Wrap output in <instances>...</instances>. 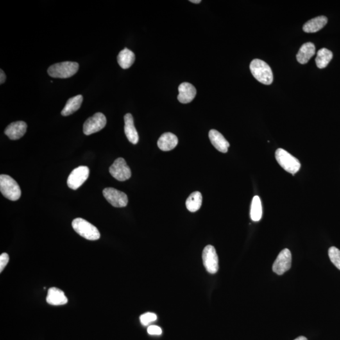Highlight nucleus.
<instances>
[{
  "label": "nucleus",
  "instance_id": "9",
  "mask_svg": "<svg viewBox=\"0 0 340 340\" xmlns=\"http://www.w3.org/2000/svg\"><path fill=\"white\" fill-rule=\"evenodd\" d=\"M111 175L116 180L124 181L129 180L131 176V171L124 158H117L110 167Z\"/></svg>",
  "mask_w": 340,
  "mask_h": 340
},
{
  "label": "nucleus",
  "instance_id": "29",
  "mask_svg": "<svg viewBox=\"0 0 340 340\" xmlns=\"http://www.w3.org/2000/svg\"><path fill=\"white\" fill-rule=\"evenodd\" d=\"M0 72H1V74H0V75H1V76H0V84L2 85V84L5 82L6 77L3 70H0Z\"/></svg>",
  "mask_w": 340,
  "mask_h": 340
},
{
  "label": "nucleus",
  "instance_id": "30",
  "mask_svg": "<svg viewBox=\"0 0 340 340\" xmlns=\"http://www.w3.org/2000/svg\"><path fill=\"white\" fill-rule=\"evenodd\" d=\"M294 340H307V339L305 337H299L298 338H297L296 339H295Z\"/></svg>",
  "mask_w": 340,
  "mask_h": 340
},
{
  "label": "nucleus",
  "instance_id": "8",
  "mask_svg": "<svg viewBox=\"0 0 340 340\" xmlns=\"http://www.w3.org/2000/svg\"><path fill=\"white\" fill-rule=\"evenodd\" d=\"M203 260L204 267L208 273H217L219 270V258L214 246L207 245L204 249Z\"/></svg>",
  "mask_w": 340,
  "mask_h": 340
},
{
  "label": "nucleus",
  "instance_id": "5",
  "mask_svg": "<svg viewBox=\"0 0 340 340\" xmlns=\"http://www.w3.org/2000/svg\"><path fill=\"white\" fill-rule=\"evenodd\" d=\"M275 158L280 166L288 173L292 174L298 173L301 169V163L287 151L282 148L276 149Z\"/></svg>",
  "mask_w": 340,
  "mask_h": 340
},
{
  "label": "nucleus",
  "instance_id": "21",
  "mask_svg": "<svg viewBox=\"0 0 340 340\" xmlns=\"http://www.w3.org/2000/svg\"><path fill=\"white\" fill-rule=\"evenodd\" d=\"M118 63L123 69H128L135 61V54L131 50L125 48L117 56Z\"/></svg>",
  "mask_w": 340,
  "mask_h": 340
},
{
  "label": "nucleus",
  "instance_id": "16",
  "mask_svg": "<svg viewBox=\"0 0 340 340\" xmlns=\"http://www.w3.org/2000/svg\"><path fill=\"white\" fill-rule=\"evenodd\" d=\"M47 303L52 306H62L68 303L64 292L56 287L50 288L46 298Z\"/></svg>",
  "mask_w": 340,
  "mask_h": 340
},
{
  "label": "nucleus",
  "instance_id": "26",
  "mask_svg": "<svg viewBox=\"0 0 340 340\" xmlns=\"http://www.w3.org/2000/svg\"><path fill=\"white\" fill-rule=\"evenodd\" d=\"M157 319V316L152 312H147L140 316V321L143 326H147L152 322L155 321Z\"/></svg>",
  "mask_w": 340,
  "mask_h": 340
},
{
  "label": "nucleus",
  "instance_id": "4",
  "mask_svg": "<svg viewBox=\"0 0 340 340\" xmlns=\"http://www.w3.org/2000/svg\"><path fill=\"white\" fill-rule=\"evenodd\" d=\"M72 228L81 237L90 241H95L101 238L98 229L82 218H76L72 222Z\"/></svg>",
  "mask_w": 340,
  "mask_h": 340
},
{
  "label": "nucleus",
  "instance_id": "10",
  "mask_svg": "<svg viewBox=\"0 0 340 340\" xmlns=\"http://www.w3.org/2000/svg\"><path fill=\"white\" fill-rule=\"evenodd\" d=\"M106 200L115 207H124L128 205V197L125 193L113 188H106L103 190Z\"/></svg>",
  "mask_w": 340,
  "mask_h": 340
},
{
  "label": "nucleus",
  "instance_id": "24",
  "mask_svg": "<svg viewBox=\"0 0 340 340\" xmlns=\"http://www.w3.org/2000/svg\"><path fill=\"white\" fill-rule=\"evenodd\" d=\"M262 205L260 197L256 196L253 197L251 203L250 217L254 222L259 221L262 217Z\"/></svg>",
  "mask_w": 340,
  "mask_h": 340
},
{
  "label": "nucleus",
  "instance_id": "11",
  "mask_svg": "<svg viewBox=\"0 0 340 340\" xmlns=\"http://www.w3.org/2000/svg\"><path fill=\"white\" fill-rule=\"evenodd\" d=\"M292 264V255L289 249H283L273 265V271L277 275H283L285 272L291 269Z\"/></svg>",
  "mask_w": 340,
  "mask_h": 340
},
{
  "label": "nucleus",
  "instance_id": "2",
  "mask_svg": "<svg viewBox=\"0 0 340 340\" xmlns=\"http://www.w3.org/2000/svg\"><path fill=\"white\" fill-rule=\"evenodd\" d=\"M0 191L4 197L11 201L19 200L21 189L17 181L7 174L0 175Z\"/></svg>",
  "mask_w": 340,
  "mask_h": 340
},
{
  "label": "nucleus",
  "instance_id": "27",
  "mask_svg": "<svg viewBox=\"0 0 340 340\" xmlns=\"http://www.w3.org/2000/svg\"><path fill=\"white\" fill-rule=\"evenodd\" d=\"M9 262V256L7 253H2L0 256V272H3Z\"/></svg>",
  "mask_w": 340,
  "mask_h": 340
},
{
  "label": "nucleus",
  "instance_id": "3",
  "mask_svg": "<svg viewBox=\"0 0 340 340\" xmlns=\"http://www.w3.org/2000/svg\"><path fill=\"white\" fill-rule=\"evenodd\" d=\"M78 69V63L66 61L51 66L48 68L47 72L53 78H68L74 75Z\"/></svg>",
  "mask_w": 340,
  "mask_h": 340
},
{
  "label": "nucleus",
  "instance_id": "12",
  "mask_svg": "<svg viewBox=\"0 0 340 340\" xmlns=\"http://www.w3.org/2000/svg\"><path fill=\"white\" fill-rule=\"evenodd\" d=\"M27 125L24 121H17L10 124L4 130V134L11 140L20 139L26 134Z\"/></svg>",
  "mask_w": 340,
  "mask_h": 340
},
{
  "label": "nucleus",
  "instance_id": "31",
  "mask_svg": "<svg viewBox=\"0 0 340 340\" xmlns=\"http://www.w3.org/2000/svg\"><path fill=\"white\" fill-rule=\"evenodd\" d=\"M190 1L194 3H200L201 2V0H196V1L195 0H190Z\"/></svg>",
  "mask_w": 340,
  "mask_h": 340
},
{
  "label": "nucleus",
  "instance_id": "19",
  "mask_svg": "<svg viewBox=\"0 0 340 340\" xmlns=\"http://www.w3.org/2000/svg\"><path fill=\"white\" fill-rule=\"evenodd\" d=\"M328 19L325 16L314 18L306 23L303 31L306 33H314L321 30L327 24Z\"/></svg>",
  "mask_w": 340,
  "mask_h": 340
},
{
  "label": "nucleus",
  "instance_id": "20",
  "mask_svg": "<svg viewBox=\"0 0 340 340\" xmlns=\"http://www.w3.org/2000/svg\"><path fill=\"white\" fill-rule=\"evenodd\" d=\"M83 101V97L81 95H78L69 99L67 101L65 107L63 108L61 115L63 116H68L76 112L80 108Z\"/></svg>",
  "mask_w": 340,
  "mask_h": 340
},
{
  "label": "nucleus",
  "instance_id": "17",
  "mask_svg": "<svg viewBox=\"0 0 340 340\" xmlns=\"http://www.w3.org/2000/svg\"><path fill=\"white\" fill-rule=\"evenodd\" d=\"M178 140L177 137L171 133L163 134L158 140L159 148L163 151H169L173 149L177 146Z\"/></svg>",
  "mask_w": 340,
  "mask_h": 340
},
{
  "label": "nucleus",
  "instance_id": "28",
  "mask_svg": "<svg viewBox=\"0 0 340 340\" xmlns=\"http://www.w3.org/2000/svg\"><path fill=\"white\" fill-rule=\"evenodd\" d=\"M147 333L151 335H162V330L159 326H150L147 328Z\"/></svg>",
  "mask_w": 340,
  "mask_h": 340
},
{
  "label": "nucleus",
  "instance_id": "7",
  "mask_svg": "<svg viewBox=\"0 0 340 340\" xmlns=\"http://www.w3.org/2000/svg\"><path fill=\"white\" fill-rule=\"evenodd\" d=\"M106 124V119L101 112L95 113L92 117L88 118L83 125V133L85 135L89 136L96 133L105 128Z\"/></svg>",
  "mask_w": 340,
  "mask_h": 340
},
{
  "label": "nucleus",
  "instance_id": "13",
  "mask_svg": "<svg viewBox=\"0 0 340 340\" xmlns=\"http://www.w3.org/2000/svg\"><path fill=\"white\" fill-rule=\"evenodd\" d=\"M178 101L181 103H189L195 99L197 91L196 88L189 83L184 82L178 87Z\"/></svg>",
  "mask_w": 340,
  "mask_h": 340
},
{
  "label": "nucleus",
  "instance_id": "23",
  "mask_svg": "<svg viewBox=\"0 0 340 340\" xmlns=\"http://www.w3.org/2000/svg\"><path fill=\"white\" fill-rule=\"evenodd\" d=\"M333 53L326 48H322L317 52L316 63L319 69L326 68L333 59Z\"/></svg>",
  "mask_w": 340,
  "mask_h": 340
},
{
  "label": "nucleus",
  "instance_id": "6",
  "mask_svg": "<svg viewBox=\"0 0 340 340\" xmlns=\"http://www.w3.org/2000/svg\"><path fill=\"white\" fill-rule=\"evenodd\" d=\"M89 173L90 170L86 166H80L74 169L68 176V187L72 190L78 189L87 180Z\"/></svg>",
  "mask_w": 340,
  "mask_h": 340
},
{
  "label": "nucleus",
  "instance_id": "25",
  "mask_svg": "<svg viewBox=\"0 0 340 340\" xmlns=\"http://www.w3.org/2000/svg\"><path fill=\"white\" fill-rule=\"evenodd\" d=\"M329 257L330 258L331 262L335 265L337 269L340 271V250L336 247L332 246L329 249Z\"/></svg>",
  "mask_w": 340,
  "mask_h": 340
},
{
  "label": "nucleus",
  "instance_id": "14",
  "mask_svg": "<svg viewBox=\"0 0 340 340\" xmlns=\"http://www.w3.org/2000/svg\"><path fill=\"white\" fill-rule=\"evenodd\" d=\"M208 137L215 149L223 153L228 152V147L230 145L222 134L215 129H212L208 133Z\"/></svg>",
  "mask_w": 340,
  "mask_h": 340
},
{
  "label": "nucleus",
  "instance_id": "18",
  "mask_svg": "<svg viewBox=\"0 0 340 340\" xmlns=\"http://www.w3.org/2000/svg\"><path fill=\"white\" fill-rule=\"evenodd\" d=\"M316 53V47L313 43L306 42L301 46L297 54V60L301 64H306Z\"/></svg>",
  "mask_w": 340,
  "mask_h": 340
},
{
  "label": "nucleus",
  "instance_id": "15",
  "mask_svg": "<svg viewBox=\"0 0 340 340\" xmlns=\"http://www.w3.org/2000/svg\"><path fill=\"white\" fill-rule=\"evenodd\" d=\"M124 131L128 139L133 144H136L139 141V135L134 124L133 115L127 113L124 116Z\"/></svg>",
  "mask_w": 340,
  "mask_h": 340
},
{
  "label": "nucleus",
  "instance_id": "1",
  "mask_svg": "<svg viewBox=\"0 0 340 340\" xmlns=\"http://www.w3.org/2000/svg\"><path fill=\"white\" fill-rule=\"evenodd\" d=\"M249 68L253 76L259 82L267 85H271L273 82L271 68L265 61L256 59L251 61Z\"/></svg>",
  "mask_w": 340,
  "mask_h": 340
},
{
  "label": "nucleus",
  "instance_id": "22",
  "mask_svg": "<svg viewBox=\"0 0 340 340\" xmlns=\"http://www.w3.org/2000/svg\"><path fill=\"white\" fill-rule=\"evenodd\" d=\"M203 203V196L200 192H194L190 195L186 201V207L190 212H195L200 209Z\"/></svg>",
  "mask_w": 340,
  "mask_h": 340
}]
</instances>
